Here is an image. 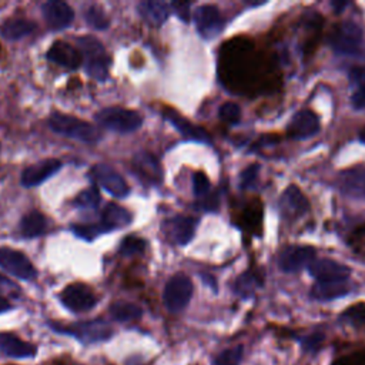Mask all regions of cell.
Wrapping results in <instances>:
<instances>
[{"label": "cell", "mask_w": 365, "mask_h": 365, "mask_svg": "<svg viewBox=\"0 0 365 365\" xmlns=\"http://www.w3.org/2000/svg\"><path fill=\"white\" fill-rule=\"evenodd\" d=\"M171 6H173L174 11L177 13V16H178L181 20H184V21H188V20H190V4H188V3L174 1Z\"/></svg>", "instance_id": "b9f144b4"}, {"label": "cell", "mask_w": 365, "mask_h": 365, "mask_svg": "<svg viewBox=\"0 0 365 365\" xmlns=\"http://www.w3.org/2000/svg\"><path fill=\"white\" fill-rule=\"evenodd\" d=\"M0 292L16 295L19 292V288L14 282H11L9 278H6L4 275L0 274Z\"/></svg>", "instance_id": "7bdbcfd3"}, {"label": "cell", "mask_w": 365, "mask_h": 365, "mask_svg": "<svg viewBox=\"0 0 365 365\" xmlns=\"http://www.w3.org/2000/svg\"><path fill=\"white\" fill-rule=\"evenodd\" d=\"M138 13L150 24L160 26L170 16V6L165 4L164 1H155V0L141 1L138 4Z\"/></svg>", "instance_id": "484cf974"}, {"label": "cell", "mask_w": 365, "mask_h": 365, "mask_svg": "<svg viewBox=\"0 0 365 365\" xmlns=\"http://www.w3.org/2000/svg\"><path fill=\"white\" fill-rule=\"evenodd\" d=\"M133 167L134 170L145 180L151 182H161L163 180V171L158 160L155 155H153L148 151H140L133 158Z\"/></svg>", "instance_id": "44dd1931"}, {"label": "cell", "mask_w": 365, "mask_h": 365, "mask_svg": "<svg viewBox=\"0 0 365 365\" xmlns=\"http://www.w3.org/2000/svg\"><path fill=\"white\" fill-rule=\"evenodd\" d=\"M76 43L78 51L84 57L86 73L97 81H104L108 77L110 58L103 44L93 36H81L76 40Z\"/></svg>", "instance_id": "7a4b0ae2"}, {"label": "cell", "mask_w": 365, "mask_h": 365, "mask_svg": "<svg viewBox=\"0 0 365 365\" xmlns=\"http://www.w3.org/2000/svg\"><path fill=\"white\" fill-rule=\"evenodd\" d=\"M255 285V279L252 275L250 274H244L241 275L238 279H237V284H235V291L238 294H241L242 297H247L252 292V288Z\"/></svg>", "instance_id": "f35d334b"}, {"label": "cell", "mask_w": 365, "mask_h": 365, "mask_svg": "<svg viewBox=\"0 0 365 365\" xmlns=\"http://www.w3.org/2000/svg\"><path fill=\"white\" fill-rule=\"evenodd\" d=\"M164 117L187 138L195 140V141H201V143H210V135L200 127L194 125L192 123H190L188 120H185L184 117H181L178 113L174 111H167L164 113Z\"/></svg>", "instance_id": "d4e9b609"}, {"label": "cell", "mask_w": 365, "mask_h": 365, "mask_svg": "<svg viewBox=\"0 0 365 365\" xmlns=\"http://www.w3.org/2000/svg\"><path fill=\"white\" fill-rule=\"evenodd\" d=\"M332 365H365V349L341 356Z\"/></svg>", "instance_id": "ab89813d"}, {"label": "cell", "mask_w": 365, "mask_h": 365, "mask_svg": "<svg viewBox=\"0 0 365 365\" xmlns=\"http://www.w3.org/2000/svg\"><path fill=\"white\" fill-rule=\"evenodd\" d=\"M46 228H47V221L44 215L37 210H33L24 214L20 221V231L24 237H29V238H34L44 234Z\"/></svg>", "instance_id": "f1b7e54d"}, {"label": "cell", "mask_w": 365, "mask_h": 365, "mask_svg": "<svg viewBox=\"0 0 365 365\" xmlns=\"http://www.w3.org/2000/svg\"><path fill=\"white\" fill-rule=\"evenodd\" d=\"M48 125L54 133L60 135L88 144L97 143L101 138V131L96 125L61 113L51 114L48 118Z\"/></svg>", "instance_id": "3957f363"}, {"label": "cell", "mask_w": 365, "mask_h": 365, "mask_svg": "<svg viewBox=\"0 0 365 365\" xmlns=\"http://www.w3.org/2000/svg\"><path fill=\"white\" fill-rule=\"evenodd\" d=\"M11 308V305H10V302L6 299V298H3L1 295H0V312H4V311H9Z\"/></svg>", "instance_id": "f6af8a7d"}, {"label": "cell", "mask_w": 365, "mask_h": 365, "mask_svg": "<svg viewBox=\"0 0 365 365\" xmlns=\"http://www.w3.org/2000/svg\"><path fill=\"white\" fill-rule=\"evenodd\" d=\"M220 118L227 123V124H237L241 118V108L238 104L232 103V101H227L224 103L220 110H218Z\"/></svg>", "instance_id": "8d00e7d4"}, {"label": "cell", "mask_w": 365, "mask_h": 365, "mask_svg": "<svg viewBox=\"0 0 365 365\" xmlns=\"http://www.w3.org/2000/svg\"><path fill=\"white\" fill-rule=\"evenodd\" d=\"M36 24L27 19H9L0 26V36L6 40H19L31 34Z\"/></svg>", "instance_id": "4316f807"}, {"label": "cell", "mask_w": 365, "mask_h": 365, "mask_svg": "<svg viewBox=\"0 0 365 365\" xmlns=\"http://www.w3.org/2000/svg\"><path fill=\"white\" fill-rule=\"evenodd\" d=\"M315 259V250L308 245H289L285 247L279 257L278 265L284 272H295L308 267Z\"/></svg>", "instance_id": "30bf717a"}, {"label": "cell", "mask_w": 365, "mask_h": 365, "mask_svg": "<svg viewBox=\"0 0 365 365\" xmlns=\"http://www.w3.org/2000/svg\"><path fill=\"white\" fill-rule=\"evenodd\" d=\"M0 267L6 272L26 281L34 279L37 275L30 259L21 251L13 248H0Z\"/></svg>", "instance_id": "ba28073f"}, {"label": "cell", "mask_w": 365, "mask_h": 365, "mask_svg": "<svg viewBox=\"0 0 365 365\" xmlns=\"http://www.w3.org/2000/svg\"><path fill=\"white\" fill-rule=\"evenodd\" d=\"M278 207L282 218L285 220H297L302 217L309 208L308 200L305 198L302 191L295 185H289L282 192Z\"/></svg>", "instance_id": "4fadbf2b"}, {"label": "cell", "mask_w": 365, "mask_h": 365, "mask_svg": "<svg viewBox=\"0 0 365 365\" xmlns=\"http://www.w3.org/2000/svg\"><path fill=\"white\" fill-rule=\"evenodd\" d=\"M319 130L318 117L309 110L298 111L288 124V135L292 138H309Z\"/></svg>", "instance_id": "ffe728a7"}, {"label": "cell", "mask_w": 365, "mask_h": 365, "mask_svg": "<svg viewBox=\"0 0 365 365\" xmlns=\"http://www.w3.org/2000/svg\"><path fill=\"white\" fill-rule=\"evenodd\" d=\"M47 58L68 70L77 68L83 63V56L74 46L66 41H54L47 51Z\"/></svg>", "instance_id": "ac0fdd59"}, {"label": "cell", "mask_w": 365, "mask_h": 365, "mask_svg": "<svg viewBox=\"0 0 365 365\" xmlns=\"http://www.w3.org/2000/svg\"><path fill=\"white\" fill-rule=\"evenodd\" d=\"M98 202H100V192H98L97 187H90V188L81 191L74 200V205L78 208H84V210L97 208Z\"/></svg>", "instance_id": "d6a6232c"}, {"label": "cell", "mask_w": 365, "mask_h": 365, "mask_svg": "<svg viewBox=\"0 0 365 365\" xmlns=\"http://www.w3.org/2000/svg\"><path fill=\"white\" fill-rule=\"evenodd\" d=\"M91 177L96 182H98L107 192H110L114 197L124 198L130 191L125 180L107 164L94 165L91 168Z\"/></svg>", "instance_id": "8fae6325"}, {"label": "cell", "mask_w": 365, "mask_h": 365, "mask_svg": "<svg viewBox=\"0 0 365 365\" xmlns=\"http://www.w3.org/2000/svg\"><path fill=\"white\" fill-rule=\"evenodd\" d=\"M197 224H198V220L194 217L177 215V217H173L171 220H167L163 224L164 227L163 230L171 241H174L178 245H185L194 237Z\"/></svg>", "instance_id": "9a60e30c"}, {"label": "cell", "mask_w": 365, "mask_h": 365, "mask_svg": "<svg viewBox=\"0 0 365 365\" xmlns=\"http://www.w3.org/2000/svg\"><path fill=\"white\" fill-rule=\"evenodd\" d=\"M242 352L244 349L241 345L227 348L215 356L214 365H240L242 359Z\"/></svg>", "instance_id": "e575fe53"}, {"label": "cell", "mask_w": 365, "mask_h": 365, "mask_svg": "<svg viewBox=\"0 0 365 365\" xmlns=\"http://www.w3.org/2000/svg\"><path fill=\"white\" fill-rule=\"evenodd\" d=\"M308 271L317 281H346L349 277V268L331 258L314 259Z\"/></svg>", "instance_id": "5bb4252c"}, {"label": "cell", "mask_w": 365, "mask_h": 365, "mask_svg": "<svg viewBox=\"0 0 365 365\" xmlns=\"http://www.w3.org/2000/svg\"><path fill=\"white\" fill-rule=\"evenodd\" d=\"M192 295V282L184 274H175L164 287L163 301L170 312L182 311Z\"/></svg>", "instance_id": "8992f818"}, {"label": "cell", "mask_w": 365, "mask_h": 365, "mask_svg": "<svg viewBox=\"0 0 365 365\" xmlns=\"http://www.w3.org/2000/svg\"><path fill=\"white\" fill-rule=\"evenodd\" d=\"M221 73L227 87L237 93L262 91L272 88L278 81L274 76V64L267 61L245 38L225 44L221 53Z\"/></svg>", "instance_id": "6da1fadb"}, {"label": "cell", "mask_w": 365, "mask_h": 365, "mask_svg": "<svg viewBox=\"0 0 365 365\" xmlns=\"http://www.w3.org/2000/svg\"><path fill=\"white\" fill-rule=\"evenodd\" d=\"M61 167V163L54 158H47L40 163H36L21 173V184L24 187H34L46 181L48 177L56 174Z\"/></svg>", "instance_id": "d6986e66"}, {"label": "cell", "mask_w": 365, "mask_h": 365, "mask_svg": "<svg viewBox=\"0 0 365 365\" xmlns=\"http://www.w3.org/2000/svg\"><path fill=\"white\" fill-rule=\"evenodd\" d=\"M0 352L11 358H31L36 355V346L13 334L0 332Z\"/></svg>", "instance_id": "7402d4cb"}, {"label": "cell", "mask_w": 365, "mask_h": 365, "mask_svg": "<svg viewBox=\"0 0 365 365\" xmlns=\"http://www.w3.org/2000/svg\"><path fill=\"white\" fill-rule=\"evenodd\" d=\"M145 241L140 237L135 235H128L123 240V242L120 244L118 252L123 257H135V255H141L144 254L145 250Z\"/></svg>", "instance_id": "1f68e13d"}, {"label": "cell", "mask_w": 365, "mask_h": 365, "mask_svg": "<svg viewBox=\"0 0 365 365\" xmlns=\"http://www.w3.org/2000/svg\"><path fill=\"white\" fill-rule=\"evenodd\" d=\"M43 16L47 24L54 30H63L68 27L74 19L73 9L60 0H50L41 6Z\"/></svg>", "instance_id": "e0dca14e"}, {"label": "cell", "mask_w": 365, "mask_h": 365, "mask_svg": "<svg viewBox=\"0 0 365 365\" xmlns=\"http://www.w3.org/2000/svg\"><path fill=\"white\" fill-rule=\"evenodd\" d=\"M192 188H194V194L197 197H205L210 191V180L208 177L201 173V171H197L194 175H192Z\"/></svg>", "instance_id": "74e56055"}, {"label": "cell", "mask_w": 365, "mask_h": 365, "mask_svg": "<svg viewBox=\"0 0 365 365\" xmlns=\"http://www.w3.org/2000/svg\"><path fill=\"white\" fill-rule=\"evenodd\" d=\"M322 341V335L321 334H314V335H309L305 342H304V346L305 349H317L319 346Z\"/></svg>", "instance_id": "ee69618b"}, {"label": "cell", "mask_w": 365, "mask_h": 365, "mask_svg": "<svg viewBox=\"0 0 365 365\" xmlns=\"http://www.w3.org/2000/svg\"><path fill=\"white\" fill-rule=\"evenodd\" d=\"M341 319L355 327L365 325V304H356L349 307L345 312H342Z\"/></svg>", "instance_id": "d590c367"}, {"label": "cell", "mask_w": 365, "mask_h": 365, "mask_svg": "<svg viewBox=\"0 0 365 365\" xmlns=\"http://www.w3.org/2000/svg\"><path fill=\"white\" fill-rule=\"evenodd\" d=\"M258 164H252L250 167H247L242 174H241V178H240V185L241 188H248L254 184L255 178H257V174H258Z\"/></svg>", "instance_id": "60d3db41"}, {"label": "cell", "mask_w": 365, "mask_h": 365, "mask_svg": "<svg viewBox=\"0 0 365 365\" xmlns=\"http://www.w3.org/2000/svg\"><path fill=\"white\" fill-rule=\"evenodd\" d=\"M349 285L346 281H317L311 288V297L318 301H329L346 295Z\"/></svg>", "instance_id": "603a6c76"}, {"label": "cell", "mask_w": 365, "mask_h": 365, "mask_svg": "<svg viewBox=\"0 0 365 365\" xmlns=\"http://www.w3.org/2000/svg\"><path fill=\"white\" fill-rule=\"evenodd\" d=\"M194 21L198 33L204 38L215 37L222 30L224 26L221 13L218 7L214 4H202L197 7L194 13Z\"/></svg>", "instance_id": "7c38bea8"}, {"label": "cell", "mask_w": 365, "mask_h": 365, "mask_svg": "<svg viewBox=\"0 0 365 365\" xmlns=\"http://www.w3.org/2000/svg\"><path fill=\"white\" fill-rule=\"evenodd\" d=\"M98 125L115 133H131L141 127L143 118L137 111L123 107H107L94 115Z\"/></svg>", "instance_id": "277c9868"}, {"label": "cell", "mask_w": 365, "mask_h": 365, "mask_svg": "<svg viewBox=\"0 0 365 365\" xmlns=\"http://www.w3.org/2000/svg\"><path fill=\"white\" fill-rule=\"evenodd\" d=\"M364 43L362 29L354 21H341L338 23L329 36L331 47L339 53L346 56H354L359 53Z\"/></svg>", "instance_id": "5b68a950"}, {"label": "cell", "mask_w": 365, "mask_h": 365, "mask_svg": "<svg viewBox=\"0 0 365 365\" xmlns=\"http://www.w3.org/2000/svg\"><path fill=\"white\" fill-rule=\"evenodd\" d=\"M60 299L66 308H68L73 312H84L91 309L97 299L93 291L84 285V284H70L67 285L61 295Z\"/></svg>", "instance_id": "9c48e42d"}, {"label": "cell", "mask_w": 365, "mask_h": 365, "mask_svg": "<svg viewBox=\"0 0 365 365\" xmlns=\"http://www.w3.org/2000/svg\"><path fill=\"white\" fill-rule=\"evenodd\" d=\"M110 314L115 321L128 322L138 319L143 315V309L134 302L117 301L110 307Z\"/></svg>", "instance_id": "f546056e"}, {"label": "cell", "mask_w": 365, "mask_h": 365, "mask_svg": "<svg viewBox=\"0 0 365 365\" xmlns=\"http://www.w3.org/2000/svg\"><path fill=\"white\" fill-rule=\"evenodd\" d=\"M336 185L348 197H365V167L356 165L339 173Z\"/></svg>", "instance_id": "2e32d148"}, {"label": "cell", "mask_w": 365, "mask_h": 365, "mask_svg": "<svg viewBox=\"0 0 365 365\" xmlns=\"http://www.w3.org/2000/svg\"><path fill=\"white\" fill-rule=\"evenodd\" d=\"M349 81L352 87L351 103L356 110L365 108V67L356 66L349 70Z\"/></svg>", "instance_id": "83f0119b"}, {"label": "cell", "mask_w": 365, "mask_h": 365, "mask_svg": "<svg viewBox=\"0 0 365 365\" xmlns=\"http://www.w3.org/2000/svg\"><path fill=\"white\" fill-rule=\"evenodd\" d=\"M133 221L131 214L128 212V210H125L124 207H120L114 202H110L104 207L103 212H101V224L108 230H117V228H123L125 225H128Z\"/></svg>", "instance_id": "cb8c5ba5"}, {"label": "cell", "mask_w": 365, "mask_h": 365, "mask_svg": "<svg viewBox=\"0 0 365 365\" xmlns=\"http://www.w3.org/2000/svg\"><path fill=\"white\" fill-rule=\"evenodd\" d=\"M58 331L64 332V334H70V335L78 338L80 341H83L86 344L106 341L113 334L110 325L107 322L101 321V319H93V321L71 324L68 327H61Z\"/></svg>", "instance_id": "52a82bcc"}, {"label": "cell", "mask_w": 365, "mask_h": 365, "mask_svg": "<svg viewBox=\"0 0 365 365\" xmlns=\"http://www.w3.org/2000/svg\"><path fill=\"white\" fill-rule=\"evenodd\" d=\"M359 138H361V141H362V143H365V127L359 131Z\"/></svg>", "instance_id": "bcb514c9"}, {"label": "cell", "mask_w": 365, "mask_h": 365, "mask_svg": "<svg viewBox=\"0 0 365 365\" xmlns=\"http://www.w3.org/2000/svg\"><path fill=\"white\" fill-rule=\"evenodd\" d=\"M84 19L87 20L88 26H91L96 30H104L110 24V20L106 16L104 10L100 6H97V4H93V6L86 9Z\"/></svg>", "instance_id": "4dcf8cb0"}, {"label": "cell", "mask_w": 365, "mask_h": 365, "mask_svg": "<svg viewBox=\"0 0 365 365\" xmlns=\"http://www.w3.org/2000/svg\"><path fill=\"white\" fill-rule=\"evenodd\" d=\"M71 228L77 237L84 238L87 241H91L96 237L108 231L101 222H98V224H74Z\"/></svg>", "instance_id": "836d02e7"}]
</instances>
